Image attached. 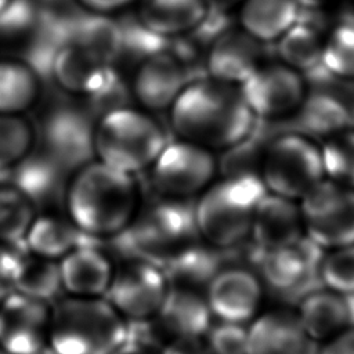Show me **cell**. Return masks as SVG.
Segmentation results:
<instances>
[{"label": "cell", "instance_id": "obj_1", "mask_svg": "<svg viewBox=\"0 0 354 354\" xmlns=\"http://www.w3.org/2000/svg\"><path fill=\"white\" fill-rule=\"evenodd\" d=\"M62 212L91 241L123 234L141 207V192L133 174L97 159L75 167L62 189Z\"/></svg>", "mask_w": 354, "mask_h": 354}, {"label": "cell", "instance_id": "obj_2", "mask_svg": "<svg viewBox=\"0 0 354 354\" xmlns=\"http://www.w3.org/2000/svg\"><path fill=\"white\" fill-rule=\"evenodd\" d=\"M178 138L209 151H227L250 137L256 118L239 88L214 79L191 80L169 108Z\"/></svg>", "mask_w": 354, "mask_h": 354}, {"label": "cell", "instance_id": "obj_3", "mask_svg": "<svg viewBox=\"0 0 354 354\" xmlns=\"http://www.w3.org/2000/svg\"><path fill=\"white\" fill-rule=\"evenodd\" d=\"M266 188L257 173H232L212 183L194 206L199 238L216 249L238 245L250 235L252 221Z\"/></svg>", "mask_w": 354, "mask_h": 354}, {"label": "cell", "instance_id": "obj_4", "mask_svg": "<svg viewBox=\"0 0 354 354\" xmlns=\"http://www.w3.org/2000/svg\"><path fill=\"white\" fill-rule=\"evenodd\" d=\"M127 321L105 297L65 296L51 303L48 347L57 354H109Z\"/></svg>", "mask_w": 354, "mask_h": 354}, {"label": "cell", "instance_id": "obj_5", "mask_svg": "<svg viewBox=\"0 0 354 354\" xmlns=\"http://www.w3.org/2000/svg\"><path fill=\"white\" fill-rule=\"evenodd\" d=\"M167 144L162 126L144 109L126 105L93 123L94 159L129 174L149 169Z\"/></svg>", "mask_w": 354, "mask_h": 354}, {"label": "cell", "instance_id": "obj_6", "mask_svg": "<svg viewBox=\"0 0 354 354\" xmlns=\"http://www.w3.org/2000/svg\"><path fill=\"white\" fill-rule=\"evenodd\" d=\"M259 176L267 192L299 202L325 178L321 147L301 133L278 136L263 153Z\"/></svg>", "mask_w": 354, "mask_h": 354}, {"label": "cell", "instance_id": "obj_7", "mask_svg": "<svg viewBox=\"0 0 354 354\" xmlns=\"http://www.w3.org/2000/svg\"><path fill=\"white\" fill-rule=\"evenodd\" d=\"M138 259L158 264L198 238L194 206L185 199L160 196L141 206L130 227L123 232ZM159 266V264H158Z\"/></svg>", "mask_w": 354, "mask_h": 354}, {"label": "cell", "instance_id": "obj_8", "mask_svg": "<svg viewBox=\"0 0 354 354\" xmlns=\"http://www.w3.org/2000/svg\"><path fill=\"white\" fill-rule=\"evenodd\" d=\"M304 235L321 249L354 243V189L322 178L300 201Z\"/></svg>", "mask_w": 354, "mask_h": 354}, {"label": "cell", "instance_id": "obj_9", "mask_svg": "<svg viewBox=\"0 0 354 354\" xmlns=\"http://www.w3.org/2000/svg\"><path fill=\"white\" fill-rule=\"evenodd\" d=\"M149 170L151 183L160 196L187 199L212 184L217 162L207 148L177 138L165 145Z\"/></svg>", "mask_w": 354, "mask_h": 354}, {"label": "cell", "instance_id": "obj_10", "mask_svg": "<svg viewBox=\"0 0 354 354\" xmlns=\"http://www.w3.org/2000/svg\"><path fill=\"white\" fill-rule=\"evenodd\" d=\"M169 286L160 266L137 257L115 268L104 297L126 321H145L158 314Z\"/></svg>", "mask_w": 354, "mask_h": 354}, {"label": "cell", "instance_id": "obj_11", "mask_svg": "<svg viewBox=\"0 0 354 354\" xmlns=\"http://www.w3.org/2000/svg\"><path fill=\"white\" fill-rule=\"evenodd\" d=\"M238 88L253 116L261 119L295 115L308 91L303 73L282 62L259 65Z\"/></svg>", "mask_w": 354, "mask_h": 354}, {"label": "cell", "instance_id": "obj_12", "mask_svg": "<svg viewBox=\"0 0 354 354\" xmlns=\"http://www.w3.org/2000/svg\"><path fill=\"white\" fill-rule=\"evenodd\" d=\"M51 303L10 290L0 303V353L35 354L48 347Z\"/></svg>", "mask_w": 354, "mask_h": 354}, {"label": "cell", "instance_id": "obj_13", "mask_svg": "<svg viewBox=\"0 0 354 354\" xmlns=\"http://www.w3.org/2000/svg\"><path fill=\"white\" fill-rule=\"evenodd\" d=\"M93 123L86 112L73 106H57L44 119L41 140L44 149L61 167L72 170L93 156Z\"/></svg>", "mask_w": 354, "mask_h": 354}, {"label": "cell", "instance_id": "obj_14", "mask_svg": "<svg viewBox=\"0 0 354 354\" xmlns=\"http://www.w3.org/2000/svg\"><path fill=\"white\" fill-rule=\"evenodd\" d=\"M187 69L163 50L142 58L129 82L131 98L147 112L169 109L187 83Z\"/></svg>", "mask_w": 354, "mask_h": 354}, {"label": "cell", "instance_id": "obj_15", "mask_svg": "<svg viewBox=\"0 0 354 354\" xmlns=\"http://www.w3.org/2000/svg\"><path fill=\"white\" fill-rule=\"evenodd\" d=\"M260 279L242 267L220 268L207 282L206 303L212 315L223 322L245 324L261 303Z\"/></svg>", "mask_w": 354, "mask_h": 354}, {"label": "cell", "instance_id": "obj_16", "mask_svg": "<svg viewBox=\"0 0 354 354\" xmlns=\"http://www.w3.org/2000/svg\"><path fill=\"white\" fill-rule=\"evenodd\" d=\"M115 268L109 253L86 239L58 260L61 290L66 296L104 297Z\"/></svg>", "mask_w": 354, "mask_h": 354}, {"label": "cell", "instance_id": "obj_17", "mask_svg": "<svg viewBox=\"0 0 354 354\" xmlns=\"http://www.w3.org/2000/svg\"><path fill=\"white\" fill-rule=\"evenodd\" d=\"M318 249L306 235L292 243L260 249L257 263L264 282L282 293L297 290L317 272L322 257Z\"/></svg>", "mask_w": 354, "mask_h": 354}, {"label": "cell", "instance_id": "obj_18", "mask_svg": "<svg viewBox=\"0 0 354 354\" xmlns=\"http://www.w3.org/2000/svg\"><path fill=\"white\" fill-rule=\"evenodd\" d=\"M261 44L241 28H227L209 43L207 76L238 87L263 64Z\"/></svg>", "mask_w": 354, "mask_h": 354}, {"label": "cell", "instance_id": "obj_19", "mask_svg": "<svg viewBox=\"0 0 354 354\" xmlns=\"http://www.w3.org/2000/svg\"><path fill=\"white\" fill-rule=\"evenodd\" d=\"M112 68L82 47L64 41L53 54L48 73L61 91L86 100L102 86Z\"/></svg>", "mask_w": 354, "mask_h": 354}, {"label": "cell", "instance_id": "obj_20", "mask_svg": "<svg viewBox=\"0 0 354 354\" xmlns=\"http://www.w3.org/2000/svg\"><path fill=\"white\" fill-rule=\"evenodd\" d=\"M296 314L271 311L253 321L248 328L246 354H318Z\"/></svg>", "mask_w": 354, "mask_h": 354}, {"label": "cell", "instance_id": "obj_21", "mask_svg": "<svg viewBox=\"0 0 354 354\" xmlns=\"http://www.w3.org/2000/svg\"><path fill=\"white\" fill-rule=\"evenodd\" d=\"M57 35L59 44L73 43L106 65H113L123 54L122 25L106 14L86 11L66 21Z\"/></svg>", "mask_w": 354, "mask_h": 354}, {"label": "cell", "instance_id": "obj_22", "mask_svg": "<svg viewBox=\"0 0 354 354\" xmlns=\"http://www.w3.org/2000/svg\"><path fill=\"white\" fill-rule=\"evenodd\" d=\"M250 235L260 249L301 239L304 228L299 202L266 192L256 206Z\"/></svg>", "mask_w": 354, "mask_h": 354}, {"label": "cell", "instance_id": "obj_23", "mask_svg": "<svg viewBox=\"0 0 354 354\" xmlns=\"http://www.w3.org/2000/svg\"><path fill=\"white\" fill-rule=\"evenodd\" d=\"M160 326L174 339H201L212 328V313L195 288L170 285L156 314Z\"/></svg>", "mask_w": 354, "mask_h": 354}, {"label": "cell", "instance_id": "obj_24", "mask_svg": "<svg viewBox=\"0 0 354 354\" xmlns=\"http://www.w3.org/2000/svg\"><path fill=\"white\" fill-rule=\"evenodd\" d=\"M206 0H138V22L152 33L176 39L194 30L206 17Z\"/></svg>", "mask_w": 354, "mask_h": 354}, {"label": "cell", "instance_id": "obj_25", "mask_svg": "<svg viewBox=\"0 0 354 354\" xmlns=\"http://www.w3.org/2000/svg\"><path fill=\"white\" fill-rule=\"evenodd\" d=\"M86 239L64 212L46 209L36 212L22 243L28 252L58 261Z\"/></svg>", "mask_w": 354, "mask_h": 354}, {"label": "cell", "instance_id": "obj_26", "mask_svg": "<svg viewBox=\"0 0 354 354\" xmlns=\"http://www.w3.org/2000/svg\"><path fill=\"white\" fill-rule=\"evenodd\" d=\"M297 319L313 342L332 339L350 325L346 296L329 289L308 290L300 300Z\"/></svg>", "mask_w": 354, "mask_h": 354}, {"label": "cell", "instance_id": "obj_27", "mask_svg": "<svg viewBox=\"0 0 354 354\" xmlns=\"http://www.w3.org/2000/svg\"><path fill=\"white\" fill-rule=\"evenodd\" d=\"M40 73L24 58H0V113L26 115L41 97Z\"/></svg>", "mask_w": 354, "mask_h": 354}, {"label": "cell", "instance_id": "obj_28", "mask_svg": "<svg viewBox=\"0 0 354 354\" xmlns=\"http://www.w3.org/2000/svg\"><path fill=\"white\" fill-rule=\"evenodd\" d=\"M239 28L260 43L277 41L299 18L296 0H242Z\"/></svg>", "mask_w": 354, "mask_h": 354}, {"label": "cell", "instance_id": "obj_29", "mask_svg": "<svg viewBox=\"0 0 354 354\" xmlns=\"http://www.w3.org/2000/svg\"><path fill=\"white\" fill-rule=\"evenodd\" d=\"M301 134L313 138H328L351 127L348 109L336 91H307L303 102L295 112Z\"/></svg>", "mask_w": 354, "mask_h": 354}, {"label": "cell", "instance_id": "obj_30", "mask_svg": "<svg viewBox=\"0 0 354 354\" xmlns=\"http://www.w3.org/2000/svg\"><path fill=\"white\" fill-rule=\"evenodd\" d=\"M62 167L47 153L39 155L33 152L15 167L4 171L7 178L0 180L14 185L25 196H28L39 210L40 203H46L55 195L61 194L65 180L61 176Z\"/></svg>", "mask_w": 354, "mask_h": 354}, {"label": "cell", "instance_id": "obj_31", "mask_svg": "<svg viewBox=\"0 0 354 354\" xmlns=\"http://www.w3.org/2000/svg\"><path fill=\"white\" fill-rule=\"evenodd\" d=\"M160 267L169 282L195 289L198 285H207L221 268L216 248L206 242L198 243L195 241L171 253Z\"/></svg>", "mask_w": 354, "mask_h": 354}, {"label": "cell", "instance_id": "obj_32", "mask_svg": "<svg viewBox=\"0 0 354 354\" xmlns=\"http://www.w3.org/2000/svg\"><path fill=\"white\" fill-rule=\"evenodd\" d=\"M11 290L53 303L58 293L62 292L58 261L25 250L12 277Z\"/></svg>", "mask_w": 354, "mask_h": 354}, {"label": "cell", "instance_id": "obj_33", "mask_svg": "<svg viewBox=\"0 0 354 354\" xmlns=\"http://www.w3.org/2000/svg\"><path fill=\"white\" fill-rule=\"evenodd\" d=\"M322 41L324 39L315 28L296 21L277 40L279 62L300 73L313 72L321 65Z\"/></svg>", "mask_w": 354, "mask_h": 354}, {"label": "cell", "instance_id": "obj_34", "mask_svg": "<svg viewBox=\"0 0 354 354\" xmlns=\"http://www.w3.org/2000/svg\"><path fill=\"white\" fill-rule=\"evenodd\" d=\"M39 130L28 115L0 113V173H4L36 152Z\"/></svg>", "mask_w": 354, "mask_h": 354}, {"label": "cell", "instance_id": "obj_35", "mask_svg": "<svg viewBox=\"0 0 354 354\" xmlns=\"http://www.w3.org/2000/svg\"><path fill=\"white\" fill-rule=\"evenodd\" d=\"M37 207L14 185L0 181V243H21Z\"/></svg>", "mask_w": 354, "mask_h": 354}, {"label": "cell", "instance_id": "obj_36", "mask_svg": "<svg viewBox=\"0 0 354 354\" xmlns=\"http://www.w3.org/2000/svg\"><path fill=\"white\" fill-rule=\"evenodd\" d=\"M321 66L339 80H354V19L342 21L324 39Z\"/></svg>", "mask_w": 354, "mask_h": 354}, {"label": "cell", "instance_id": "obj_37", "mask_svg": "<svg viewBox=\"0 0 354 354\" xmlns=\"http://www.w3.org/2000/svg\"><path fill=\"white\" fill-rule=\"evenodd\" d=\"M319 147L325 178L354 189V127L325 138Z\"/></svg>", "mask_w": 354, "mask_h": 354}, {"label": "cell", "instance_id": "obj_38", "mask_svg": "<svg viewBox=\"0 0 354 354\" xmlns=\"http://www.w3.org/2000/svg\"><path fill=\"white\" fill-rule=\"evenodd\" d=\"M322 285L342 296L354 295V243L329 249L318 264Z\"/></svg>", "mask_w": 354, "mask_h": 354}, {"label": "cell", "instance_id": "obj_39", "mask_svg": "<svg viewBox=\"0 0 354 354\" xmlns=\"http://www.w3.org/2000/svg\"><path fill=\"white\" fill-rule=\"evenodd\" d=\"M40 17L29 0H11L0 12V39H22L37 28Z\"/></svg>", "mask_w": 354, "mask_h": 354}, {"label": "cell", "instance_id": "obj_40", "mask_svg": "<svg viewBox=\"0 0 354 354\" xmlns=\"http://www.w3.org/2000/svg\"><path fill=\"white\" fill-rule=\"evenodd\" d=\"M86 100L90 108L95 111L97 116H100L108 111L130 105V101H131L130 86L123 79L120 72L113 66L106 80L102 83V86Z\"/></svg>", "mask_w": 354, "mask_h": 354}, {"label": "cell", "instance_id": "obj_41", "mask_svg": "<svg viewBox=\"0 0 354 354\" xmlns=\"http://www.w3.org/2000/svg\"><path fill=\"white\" fill-rule=\"evenodd\" d=\"M206 347L210 354H246L248 328L243 324L220 322L206 333Z\"/></svg>", "mask_w": 354, "mask_h": 354}, {"label": "cell", "instance_id": "obj_42", "mask_svg": "<svg viewBox=\"0 0 354 354\" xmlns=\"http://www.w3.org/2000/svg\"><path fill=\"white\" fill-rule=\"evenodd\" d=\"M163 347L148 319L127 321V332L109 354H163Z\"/></svg>", "mask_w": 354, "mask_h": 354}, {"label": "cell", "instance_id": "obj_43", "mask_svg": "<svg viewBox=\"0 0 354 354\" xmlns=\"http://www.w3.org/2000/svg\"><path fill=\"white\" fill-rule=\"evenodd\" d=\"M318 354H354V326L329 339Z\"/></svg>", "mask_w": 354, "mask_h": 354}, {"label": "cell", "instance_id": "obj_44", "mask_svg": "<svg viewBox=\"0 0 354 354\" xmlns=\"http://www.w3.org/2000/svg\"><path fill=\"white\" fill-rule=\"evenodd\" d=\"M163 354H210L201 339H174L163 347Z\"/></svg>", "mask_w": 354, "mask_h": 354}, {"label": "cell", "instance_id": "obj_45", "mask_svg": "<svg viewBox=\"0 0 354 354\" xmlns=\"http://www.w3.org/2000/svg\"><path fill=\"white\" fill-rule=\"evenodd\" d=\"M76 1L86 11L109 15V14H112L115 11H119V10L127 7L131 3L138 1V0H76Z\"/></svg>", "mask_w": 354, "mask_h": 354}, {"label": "cell", "instance_id": "obj_46", "mask_svg": "<svg viewBox=\"0 0 354 354\" xmlns=\"http://www.w3.org/2000/svg\"><path fill=\"white\" fill-rule=\"evenodd\" d=\"M209 8L212 10H216V11H221V12H225L228 11L230 8L238 6L242 3V0H206Z\"/></svg>", "mask_w": 354, "mask_h": 354}, {"label": "cell", "instance_id": "obj_47", "mask_svg": "<svg viewBox=\"0 0 354 354\" xmlns=\"http://www.w3.org/2000/svg\"><path fill=\"white\" fill-rule=\"evenodd\" d=\"M299 3L300 7H306V8H321L325 6H329L332 3H335L336 0H296Z\"/></svg>", "mask_w": 354, "mask_h": 354}, {"label": "cell", "instance_id": "obj_48", "mask_svg": "<svg viewBox=\"0 0 354 354\" xmlns=\"http://www.w3.org/2000/svg\"><path fill=\"white\" fill-rule=\"evenodd\" d=\"M10 290H11V289L8 288V285L4 283V282L0 279V303L3 301V299L6 297V295H7Z\"/></svg>", "mask_w": 354, "mask_h": 354}, {"label": "cell", "instance_id": "obj_49", "mask_svg": "<svg viewBox=\"0 0 354 354\" xmlns=\"http://www.w3.org/2000/svg\"><path fill=\"white\" fill-rule=\"evenodd\" d=\"M35 354H57V353L53 351L50 347H46V348H43V350H40V351H37Z\"/></svg>", "mask_w": 354, "mask_h": 354}, {"label": "cell", "instance_id": "obj_50", "mask_svg": "<svg viewBox=\"0 0 354 354\" xmlns=\"http://www.w3.org/2000/svg\"><path fill=\"white\" fill-rule=\"evenodd\" d=\"M10 1H11V0H0V12L10 4Z\"/></svg>", "mask_w": 354, "mask_h": 354}]
</instances>
